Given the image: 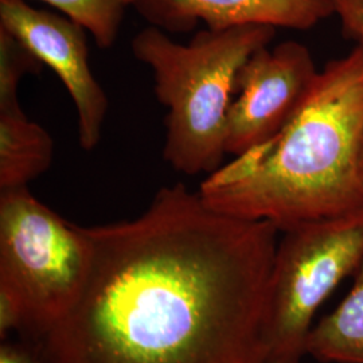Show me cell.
<instances>
[{"label": "cell", "instance_id": "1", "mask_svg": "<svg viewBox=\"0 0 363 363\" xmlns=\"http://www.w3.org/2000/svg\"><path fill=\"white\" fill-rule=\"evenodd\" d=\"M84 232L85 286L40 339L52 363H265L277 226L175 183L139 217Z\"/></svg>", "mask_w": 363, "mask_h": 363}, {"label": "cell", "instance_id": "2", "mask_svg": "<svg viewBox=\"0 0 363 363\" xmlns=\"http://www.w3.org/2000/svg\"><path fill=\"white\" fill-rule=\"evenodd\" d=\"M363 43L319 72L298 113L268 143L201 183L208 208L280 232L363 213Z\"/></svg>", "mask_w": 363, "mask_h": 363}, {"label": "cell", "instance_id": "3", "mask_svg": "<svg viewBox=\"0 0 363 363\" xmlns=\"http://www.w3.org/2000/svg\"><path fill=\"white\" fill-rule=\"evenodd\" d=\"M274 35L276 27L264 25L203 28L184 45L148 25L132 38L130 52L150 67L156 99L166 108L163 159L171 169L194 177L222 167L235 78Z\"/></svg>", "mask_w": 363, "mask_h": 363}, {"label": "cell", "instance_id": "4", "mask_svg": "<svg viewBox=\"0 0 363 363\" xmlns=\"http://www.w3.org/2000/svg\"><path fill=\"white\" fill-rule=\"evenodd\" d=\"M91 265L84 226L42 203L28 186L0 190V286L22 300L42 339L76 303Z\"/></svg>", "mask_w": 363, "mask_h": 363}, {"label": "cell", "instance_id": "5", "mask_svg": "<svg viewBox=\"0 0 363 363\" xmlns=\"http://www.w3.org/2000/svg\"><path fill=\"white\" fill-rule=\"evenodd\" d=\"M280 233L265 308V363H301L316 312L363 261V213Z\"/></svg>", "mask_w": 363, "mask_h": 363}, {"label": "cell", "instance_id": "6", "mask_svg": "<svg viewBox=\"0 0 363 363\" xmlns=\"http://www.w3.org/2000/svg\"><path fill=\"white\" fill-rule=\"evenodd\" d=\"M318 76L310 49L295 40L253 52L235 78L225 125L226 154L238 157L268 143L298 113Z\"/></svg>", "mask_w": 363, "mask_h": 363}, {"label": "cell", "instance_id": "7", "mask_svg": "<svg viewBox=\"0 0 363 363\" xmlns=\"http://www.w3.org/2000/svg\"><path fill=\"white\" fill-rule=\"evenodd\" d=\"M0 28L26 46L65 85L77 111L78 144L93 151L103 138L109 101L89 64L86 30L65 15L0 0Z\"/></svg>", "mask_w": 363, "mask_h": 363}, {"label": "cell", "instance_id": "8", "mask_svg": "<svg viewBox=\"0 0 363 363\" xmlns=\"http://www.w3.org/2000/svg\"><path fill=\"white\" fill-rule=\"evenodd\" d=\"M150 26L187 33L198 23L210 30L245 25L308 30L335 15L333 0H138Z\"/></svg>", "mask_w": 363, "mask_h": 363}, {"label": "cell", "instance_id": "9", "mask_svg": "<svg viewBox=\"0 0 363 363\" xmlns=\"http://www.w3.org/2000/svg\"><path fill=\"white\" fill-rule=\"evenodd\" d=\"M54 142L21 103L0 105V190L28 186L52 167Z\"/></svg>", "mask_w": 363, "mask_h": 363}, {"label": "cell", "instance_id": "10", "mask_svg": "<svg viewBox=\"0 0 363 363\" xmlns=\"http://www.w3.org/2000/svg\"><path fill=\"white\" fill-rule=\"evenodd\" d=\"M307 355L325 363H363V261L346 298L312 327Z\"/></svg>", "mask_w": 363, "mask_h": 363}, {"label": "cell", "instance_id": "11", "mask_svg": "<svg viewBox=\"0 0 363 363\" xmlns=\"http://www.w3.org/2000/svg\"><path fill=\"white\" fill-rule=\"evenodd\" d=\"M84 27L100 49L116 43L120 27L138 0H40Z\"/></svg>", "mask_w": 363, "mask_h": 363}, {"label": "cell", "instance_id": "12", "mask_svg": "<svg viewBox=\"0 0 363 363\" xmlns=\"http://www.w3.org/2000/svg\"><path fill=\"white\" fill-rule=\"evenodd\" d=\"M43 64L38 58L0 28V101L19 99V85L25 76L38 74Z\"/></svg>", "mask_w": 363, "mask_h": 363}, {"label": "cell", "instance_id": "13", "mask_svg": "<svg viewBox=\"0 0 363 363\" xmlns=\"http://www.w3.org/2000/svg\"><path fill=\"white\" fill-rule=\"evenodd\" d=\"M0 363H52L42 340H1Z\"/></svg>", "mask_w": 363, "mask_h": 363}, {"label": "cell", "instance_id": "14", "mask_svg": "<svg viewBox=\"0 0 363 363\" xmlns=\"http://www.w3.org/2000/svg\"><path fill=\"white\" fill-rule=\"evenodd\" d=\"M335 15L347 37L363 43V0H333Z\"/></svg>", "mask_w": 363, "mask_h": 363}, {"label": "cell", "instance_id": "15", "mask_svg": "<svg viewBox=\"0 0 363 363\" xmlns=\"http://www.w3.org/2000/svg\"><path fill=\"white\" fill-rule=\"evenodd\" d=\"M359 172H361V179L363 184V140L362 147H361V155H359Z\"/></svg>", "mask_w": 363, "mask_h": 363}]
</instances>
